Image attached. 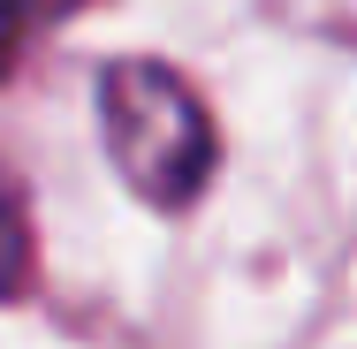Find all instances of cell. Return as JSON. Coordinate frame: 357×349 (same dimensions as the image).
Wrapping results in <instances>:
<instances>
[{"label": "cell", "mask_w": 357, "mask_h": 349, "mask_svg": "<svg viewBox=\"0 0 357 349\" xmlns=\"http://www.w3.org/2000/svg\"><path fill=\"white\" fill-rule=\"evenodd\" d=\"M99 130H107L114 175L144 205L160 212L198 205L220 144H213V114L190 91V76H175L167 61H114L99 76Z\"/></svg>", "instance_id": "1"}, {"label": "cell", "mask_w": 357, "mask_h": 349, "mask_svg": "<svg viewBox=\"0 0 357 349\" xmlns=\"http://www.w3.org/2000/svg\"><path fill=\"white\" fill-rule=\"evenodd\" d=\"M31 281V212H23V190L15 175L0 167V304Z\"/></svg>", "instance_id": "2"}, {"label": "cell", "mask_w": 357, "mask_h": 349, "mask_svg": "<svg viewBox=\"0 0 357 349\" xmlns=\"http://www.w3.org/2000/svg\"><path fill=\"white\" fill-rule=\"evenodd\" d=\"M76 8H84V0H0V76L15 69V54H23L46 23H61Z\"/></svg>", "instance_id": "3"}]
</instances>
